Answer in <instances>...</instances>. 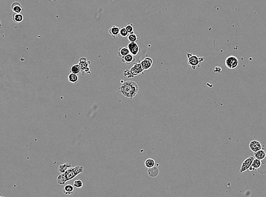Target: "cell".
I'll return each instance as SVG.
<instances>
[{
  "instance_id": "obj_11",
  "label": "cell",
  "mask_w": 266,
  "mask_h": 197,
  "mask_svg": "<svg viewBox=\"0 0 266 197\" xmlns=\"http://www.w3.org/2000/svg\"><path fill=\"white\" fill-rule=\"evenodd\" d=\"M11 8L12 11L14 12V13L16 14H21L23 11V8L18 2H15L13 3Z\"/></svg>"
},
{
  "instance_id": "obj_1",
  "label": "cell",
  "mask_w": 266,
  "mask_h": 197,
  "mask_svg": "<svg viewBox=\"0 0 266 197\" xmlns=\"http://www.w3.org/2000/svg\"><path fill=\"white\" fill-rule=\"evenodd\" d=\"M84 167L83 166H76L71 167L68 170H66L63 174H60L57 178V182L58 184L64 185L67 182L73 180L79 174L84 172Z\"/></svg>"
},
{
  "instance_id": "obj_15",
  "label": "cell",
  "mask_w": 266,
  "mask_h": 197,
  "mask_svg": "<svg viewBox=\"0 0 266 197\" xmlns=\"http://www.w3.org/2000/svg\"><path fill=\"white\" fill-rule=\"evenodd\" d=\"M135 60H136V59H135V56H133V55L129 54L127 56H126L125 57L122 58V62L124 63H126L127 65H129L132 63L135 62Z\"/></svg>"
},
{
  "instance_id": "obj_9",
  "label": "cell",
  "mask_w": 266,
  "mask_h": 197,
  "mask_svg": "<svg viewBox=\"0 0 266 197\" xmlns=\"http://www.w3.org/2000/svg\"><path fill=\"white\" fill-rule=\"evenodd\" d=\"M249 148L251 152L255 153L262 150V146L258 140H252L249 144Z\"/></svg>"
},
{
  "instance_id": "obj_23",
  "label": "cell",
  "mask_w": 266,
  "mask_h": 197,
  "mask_svg": "<svg viewBox=\"0 0 266 197\" xmlns=\"http://www.w3.org/2000/svg\"><path fill=\"white\" fill-rule=\"evenodd\" d=\"M155 162L152 158H148L145 161V165L148 169L154 167L155 166Z\"/></svg>"
},
{
  "instance_id": "obj_22",
  "label": "cell",
  "mask_w": 266,
  "mask_h": 197,
  "mask_svg": "<svg viewBox=\"0 0 266 197\" xmlns=\"http://www.w3.org/2000/svg\"><path fill=\"white\" fill-rule=\"evenodd\" d=\"M68 80L71 83L76 84V83H77L79 81V77H78V76L77 74L70 73L68 75Z\"/></svg>"
},
{
  "instance_id": "obj_14",
  "label": "cell",
  "mask_w": 266,
  "mask_h": 197,
  "mask_svg": "<svg viewBox=\"0 0 266 197\" xmlns=\"http://www.w3.org/2000/svg\"><path fill=\"white\" fill-rule=\"evenodd\" d=\"M129 54H130V52H129V51L128 50V47H120L118 50V56L120 58H122L125 57L126 56H127Z\"/></svg>"
},
{
  "instance_id": "obj_27",
  "label": "cell",
  "mask_w": 266,
  "mask_h": 197,
  "mask_svg": "<svg viewBox=\"0 0 266 197\" xmlns=\"http://www.w3.org/2000/svg\"><path fill=\"white\" fill-rule=\"evenodd\" d=\"M125 27H126L127 31H128V32L129 33V34H134L133 25L132 24H129V25H127Z\"/></svg>"
},
{
  "instance_id": "obj_20",
  "label": "cell",
  "mask_w": 266,
  "mask_h": 197,
  "mask_svg": "<svg viewBox=\"0 0 266 197\" xmlns=\"http://www.w3.org/2000/svg\"><path fill=\"white\" fill-rule=\"evenodd\" d=\"M13 20L15 23H21L23 22V20H24V17L22 14L14 13L13 15Z\"/></svg>"
},
{
  "instance_id": "obj_2",
  "label": "cell",
  "mask_w": 266,
  "mask_h": 197,
  "mask_svg": "<svg viewBox=\"0 0 266 197\" xmlns=\"http://www.w3.org/2000/svg\"><path fill=\"white\" fill-rule=\"evenodd\" d=\"M138 84L133 81H124L119 87L120 93L126 98L133 99L139 93Z\"/></svg>"
},
{
  "instance_id": "obj_4",
  "label": "cell",
  "mask_w": 266,
  "mask_h": 197,
  "mask_svg": "<svg viewBox=\"0 0 266 197\" xmlns=\"http://www.w3.org/2000/svg\"><path fill=\"white\" fill-rule=\"evenodd\" d=\"M225 66L230 70H234L239 65V60L234 56H229L225 59Z\"/></svg>"
},
{
  "instance_id": "obj_10",
  "label": "cell",
  "mask_w": 266,
  "mask_h": 197,
  "mask_svg": "<svg viewBox=\"0 0 266 197\" xmlns=\"http://www.w3.org/2000/svg\"><path fill=\"white\" fill-rule=\"evenodd\" d=\"M153 62L152 59L149 57L145 58L141 62H140L144 70H147L151 68V67L153 65Z\"/></svg>"
},
{
  "instance_id": "obj_19",
  "label": "cell",
  "mask_w": 266,
  "mask_h": 197,
  "mask_svg": "<svg viewBox=\"0 0 266 197\" xmlns=\"http://www.w3.org/2000/svg\"><path fill=\"white\" fill-rule=\"evenodd\" d=\"M266 157V152L264 150H261L254 153V157L259 160H262Z\"/></svg>"
},
{
  "instance_id": "obj_3",
  "label": "cell",
  "mask_w": 266,
  "mask_h": 197,
  "mask_svg": "<svg viewBox=\"0 0 266 197\" xmlns=\"http://www.w3.org/2000/svg\"><path fill=\"white\" fill-rule=\"evenodd\" d=\"M187 57L188 58V64L191 66L193 70H196L199 64L205 60L204 57H199L196 55L191 53H188L187 54Z\"/></svg>"
},
{
  "instance_id": "obj_6",
  "label": "cell",
  "mask_w": 266,
  "mask_h": 197,
  "mask_svg": "<svg viewBox=\"0 0 266 197\" xmlns=\"http://www.w3.org/2000/svg\"><path fill=\"white\" fill-rule=\"evenodd\" d=\"M255 158L253 156L249 157L248 158H246L242 163L240 168V173H242L250 169V166H251Z\"/></svg>"
},
{
  "instance_id": "obj_8",
  "label": "cell",
  "mask_w": 266,
  "mask_h": 197,
  "mask_svg": "<svg viewBox=\"0 0 266 197\" xmlns=\"http://www.w3.org/2000/svg\"><path fill=\"white\" fill-rule=\"evenodd\" d=\"M128 48L130 54L136 56L139 55L140 52V47L137 43L130 42L127 46Z\"/></svg>"
},
{
  "instance_id": "obj_17",
  "label": "cell",
  "mask_w": 266,
  "mask_h": 197,
  "mask_svg": "<svg viewBox=\"0 0 266 197\" xmlns=\"http://www.w3.org/2000/svg\"><path fill=\"white\" fill-rule=\"evenodd\" d=\"M261 165H262L261 161L259 160H258V159L255 158L254 161L253 162L251 166H250V169L249 170H250V171H252V170H253V171L257 170V169H258L260 167Z\"/></svg>"
},
{
  "instance_id": "obj_7",
  "label": "cell",
  "mask_w": 266,
  "mask_h": 197,
  "mask_svg": "<svg viewBox=\"0 0 266 197\" xmlns=\"http://www.w3.org/2000/svg\"><path fill=\"white\" fill-rule=\"evenodd\" d=\"M130 71L132 74L135 77L139 74H143L144 70L143 69L141 63H134L133 66H132L131 68L130 69Z\"/></svg>"
},
{
  "instance_id": "obj_18",
  "label": "cell",
  "mask_w": 266,
  "mask_h": 197,
  "mask_svg": "<svg viewBox=\"0 0 266 197\" xmlns=\"http://www.w3.org/2000/svg\"><path fill=\"white\" fill-rule=\"evenodd\" d=\"M148 174L151 177L154 178L157 177L159 174V170L156 166H154L152 168H149L148 170Z\"/></svg>"
},
{
  "instance_id": "obj_30",
  "label": "cell",
  "mask_w": 266,
  "mask_h": 197,
  "mask_svg": "<svg viewBox=\"0 0 266 197\" xmlns=\"http://www.w3.org/2000/svg\"><path fill=\"white\" fill-rule=\"evenodd\" d=\"M1 197H2V196H1Z\"/></svg>"
},
{
  "instance_id": "obj_21",
  "label": "cell",
  "mask_w": 266,
  "mask_h": 197,
  "mask_svg": "<svg viewBox=\"0 0 266 197\" xmlns=\"http://www.w3.org/2000/svg\"><path fill=\"white\" fill-rule=\"evenodd\" d=\"M81 72V66L78 64H74L70 67V72L72 74H78Z\"/></svg>"
},
{
  "instance_id": "obj_29",
  "label": "cell",
  "mask_w": 266,
  "mask_h": 197,
  "mask_svg": "<svg viewBox=\"0 0 266 197\" xmlns=\"http://www.w3.org/2000/svg\"><path fill=\"white\" fill-rule=\"evenodd\" d=\"M221 70H222V68L221 67L216 66L215 70H214V72L216 73H220L221 72Z\"/></svg>"
},
{
  "instance_id": "obj_24",
  "label": "cell",
  "mask_w": 266,
  "mask_h": 197,
  "mask_svg": "<svg viewBox=\"0 0 266 197\" xmlns=\"http://www.w3.org/2000/svg\"><path fill=\"white\" fill-rule=\"evenodd\" d=\"M140 38V35H136L135 33L129 34L128 36V39L129 40V41H130V42L136 43Z\"/></svg>"
},
{
  "instance_id": "obj_5",
  "label": "cell",
  "mask_w": 266,
  "mask_h": 197,
  "mask_svg": "<svg viewBox=\"0 0 266 197\" xmlns=\"http://www.w3.org/2000/svg\"><path fill=\"white\" fill-rule=\"evenodd\" d=\"M91 64L90 61L87 60L85 58H82L79 60L78 64L81 66V72L83 74L84 73L87 74H91V70L89 68V66Z\"/></svg>"
},
{
  "instance_id": "obj_16",
  "label": "cell",
  "mask_w": 266,
  "mask_h": 197,
  "mask_svg": "<svg viewBox=\"0 0 266 197\" xmlns=\"http://www.w3.org/2000/svg\"><path fill=\"white\" fill-rule=\"evenodd\" d=\"M71 168V163L70 162H66L64 164H62L58 166V171L61 173V174H63L66 172V171L68 170Z\"/></svg>"
},
{
  "instance_id": "obj_26",
  "label": "cell",
  "mask_w": 266,
  "mask_h": 197,
  "mask_svg": "<svg viewBox=\"0 0 266 197\" xmlns=\"http://www.w3.org/2000/svg\"><path fill=\"white\" fill-rule=\"evenodd\" d=\"M74 187L77 188H82L83 186V181L80 180H77L74 181L73 182Z\"/></svg>"
},
{
  "instance_id": "obj_28",
  "label": "cell",
  "mask_w": 266,
  "mask_h": 197,
  "mask_svg": "<svg viewBox=\"0 0 266 197\" xmlns=\"http://www.w3.org/2000/svg\"><path fill=\"white\" fill-rule=\"evenodd\" d=\"M124 76L128 78H134L135 77L131 73L130 70H126L124 71Z\"/></svg>"
},
{
  "instance_id": "obj_25",
  "label": "cell",
  "mask_w": 266,
  "mask_h": 197,
  "mask_svg": "<svg viewBox=\"0 0 266 197\" xmlns=\"http://www.w3.org/2000/svg\"><path fill=\"white\" fill-rule=\"evenodd\" d=\"M120 35H121L122 37L126 38L128 37L129 35V33L127 31L126 27H122L120 28Z\"/></svg>"
},
{
  "instance_id": "obj_13",
  "label": "cell",
  "mask_w": 266,
  "mask_h": 197,
  "mask_svg": "<svg viewBox=\"0 0 266 197\" xmlns=\"http://www.w3.org/2000/svg\"><path fill=\"white\" fill-rule=\"evenodd\" d=\"M120 28L119 27L115 26H113L109 29V34L112 36L113 38H116L120 35Z\"/></svg>"
},
{
  "instance_id": "obj_12",
  "label": "cell",
  "mask_w": 266,
  "mask_h": 197,
  "mask_svg": "<svg viewBox=\"0 0 266 197\" xmlns=\"http://www.w3.org/2000/svg\"><path fill=\"white\" fill-rule=\"evenodd\" d=\"M74 186L72 185H66L63 189V193L66 196H71L73 194Z\"/></svg>"
}]
</instances>
